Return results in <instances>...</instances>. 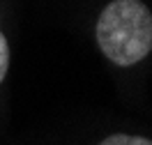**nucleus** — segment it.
I'll return each instance as SVG.
<instances>
[{"mask_svg":"<svg viewBox=\"0 0 152 145\" xmlns=\"http://www.w3.org/2000/svg\"><path fill=\"white\" fill-rule=\"evenodd\" d=\"M99 145H152V141L143 138V136H132V134H113L104 138Z\"/></svg>","mask_w":152,"mask_h":145,"instance_id":"2","label":"nucleus"},{"mask_svg":"<svg viewBox=\"0 0 152 145\" xmlns=\"http://www.w3.org/2000/svg\"><path fill=\"white\" fill-rule=\"evenodd\" d=\"M10 69V46H7V39L0 32V83L5 81V74Z\"/></svg>","mask_w":152,"mask_h":145,"instance_id":"3","label":"nucleus"},{"mask_svg":"<svg viewBox=\"0 0 152 145\" xmlns=\"http://www.w3.org/2000/svg\"><path fill=\"white\" fill-rule=\"evenodd\" d=\"M95 35L111 62L136 65L152 51V14L141 0H113L99 14Z\"/></svg>","mask_w":152,"mask_h":145,"instance_id":"1","label":"nucleus"}]
</instances>
